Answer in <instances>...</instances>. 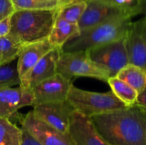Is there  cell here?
Here are the masks:
<instances>
[{
	"mask_svg": "<svg viewBox=\"0 0 146 145\" xmlns=\"http://www.w3.org/2000/svg\"><path fill=\"white\" fill-rule=\"evenodd\" d=\"M90 118L110 145H146V111L137 105Z\"/></svg>",
	"mask_w": 146,
	"mask_h": 145,
	"instance_id": "cell-1",
	"label": "cell"
},
{
	"mask_svg": "<svg viewBox=\"0 0 146 145\" xmlns=\"http://www.w3.org/2000/svg\"><path fill=\"white\" fill-rule=\"evenodd\" d=\"M56 18V9L19 10L10 16L9 34L24 45L48 38Z\"/></svg>",
	"mask_w": 146,
	"mask_h": 145,
	"instance_id": "cell-2",
	"label": "cell"
},
{
	"mask_svg": "<svg viewBox=\"0 0 146 145\" xmlns=\"http://www.w3.org/2000/svg\"><path fill=\"white\" fill-rule=\"evenodd\" d=\"M132 17L127 15L113 17L98 25L80 31V34L67 41L61 51H87L126 36Z\"/></svg>",
	"mask_w": 146,
	"mask_h": 145,
	"instance_id": "cell-3",
	"label": "cell"
},
{
	"mask_svg": "<svg viewBox=\"0 0 146 145\" xmlns=\"http://www.w3.org/2000/svg\"><path fill=\"white\" fill-rule=\"evenodd\" d=\"M67 101L77 112L91 117L126 107L112 91L96 92L87 91L71 85Z\"/></svg>",
	"mask_w": 146,
	"mask_h": 145,
	"instance_id": "cell-4",
	"label": "cell"
},
{
	"mask_svg": "<svg viewBox=\"0 0 146 145\" xmlns=\"http://www.w3.org/2000/svg\"><path fill=\"white\" fill-rule=\"evenodd\" d=\"M56 73L71 80L78 76L91 77L104 82H107L109 78L105 71L91 61L86 51H61L57 62Z\"/></svg>",
	"mask_w": 146,
	"mask_h": 145,
	"instance_id": "cell-5",
	"label": "cell"
},
{
	"mask_svg": "<svg viewBox=\"0 0 146 145\" xmlns=\"http://www.w3.org/2000/svg\"><path fill=\"white\" fill-rule=\"evenodd\" d=\"M91 61L102 68L108 77H115L129 64L125 37L86 51Z\"/></svg>",
	"mask_w": 146,
	"mask_h": 145,
	"instance_id": "cell-6",
	"label": "cell"
},
{
	"mask_svg": "<svg viewBox=\"0 0 146 145\" xmlns=\"http://www.w3.org/2000/svg\"><path fill=\"white\" fill-rule=\"evenodd\" d=\"M21 128L41 145H74L69 135L62 133L30 111L21 122Z\"/></svg>",
	"mask_w": 146,
	"mask_h": 145,
	"instance_id": "cell-7",
	"label": "cell"
},
{
	"mask_svg": "<svg viewBox=\"0 0 146 145\" xmlns=\"http://www.w3.org/2000/svg\"><path fill=\"white\" fill-rule=\"evenodd\" d=\"M36 116L62 133L68 134L70 118L74 109L67 100L34 105Z\"/></svg>",
	"mask_w": 146,
	"mask_h": 145,
	"instance_id": "cell-8",
	"label": "cell"
},
{
	"mask_svg": "<svg viewBox=\"0 0 146 145\" xmlns=\"http://www.w3.org/2000/svg\"><path fill=\"white\" fill-rule=\"evenodd\" d=\"M71 85V80L58 73L42 81L31 90L34 95V105L67 100Z\"/></svg>",
	"mask_w": 146,
	"mask_h": 145,
	"instance_id": "cell-9",
	"label": "cell"
},
{
	"mask_svg": "<svg viewBox=\"0 0 146 145\" xmlns=\"http://www.w3.org/2000/svg\"><path fill=\"white\" fill-rule=\"evenodd\" d=\"M68 134L74 145H110L98 133L91 118L76 110L70 118Z\"/></svg>",
	"mask_w": 146,
	"mask_h": 145,
	"instance_id": "cell-10",
	"label": "cell"
},
{
	"mask_svg": "<svg viewBox=\"0 0 146 145\" xmlns=\"http://www.w3.org/2000/svg\"><path fill=\"white\" fill-rule=\"evenodd\" d=\"M125 41L129 63L146 71V19L144 17L131 23Z\"/></svg>",
	"mask_w": 146,
	"mask_h": 145,
	"instance_id": "cell-11",
	"label": "cell"
},
{
	"mask_svg": "<svg viewBox=\"0 0 146 145\" xmlns=\"http://www.w3.org/2000/svg\"><path fill=\"white\" fill-rule=\"evenodd\" d=\"M61 49L54 48L47 53L31 69L20 78V86L31 90L45 80L56 74L57 62Z\"/></svg>",
	"mask_w": 146,
	"mask_h": 145,
	"instance_id": "cell-12",
	"label": "cell"
},
{
	"mask_svg": "<svg viewBox=\"0 0 146 145\" xmlns=\"http://www.w3.org/2000/svg\"><path fill=\"white\" fill-rule=\"evenodd\" d=\"M86 7L78 22L80 31L95 26L118 16L127 15L132 18L133 17L127 11L97 0H86Z\"/></svg>",
	"mask_w": 146,
	"mask_h": 145,
	"instance_id": "cell-13",
	"label": "cell"
},
{
	"mask_svg": "<svg viewBox=\"0 0 146 145\" xmlns=\"http://www.w3.org/2000/svg\"><path fill=\"white\" fill-rule=\"evenodd\" d=\"M34 105L32 91L19 85L0 89V117L9 118L21 108Z\"/></svg>",
	"mask_w": 146,
	"mask_h": 145,
	"instance_id": "cell-14",
	"label": "cell"
},
{
	"mask_svg": "<svg viewBox=\"0 0 146 145\" xmlns=\"http://www.w3.org/2000/svg\"><path fill=\"white\" fill-rule=\"evenodd\" d=\"M55 47L48 38L25 45L18 56L17 71L19 78L29 71L41 58Z\"/></svg>",
	"mask_w": 146,
	"mask_h": 145,
	"instance_id": "cell-15",
	"label": "cell"
},
{
	"mask_svg": "<svg viewBox=\"0 0 146 145\" xmlns=\"http://www.w3.org/2000/svg\"><path fill=\"white\" fill-rule=\"evenodd\" d=\"M79 34L80 29L78 24H71L56 17L48 39L55 48L61 49L67 41Z\"/></svg>",
	"mask_w": 146,
	"mask_h": 145,
	"instance_id": "cell-16",
	"label": "cell"
},
{
	"mask_svg": "<svg viewBox=\"0 0 146 145\" xmlns=\"http://www.w3.org/2000/svg\"><path fill=\"white\" fill-rule=\"evenodd\" d=\"M86 7L85 0H60L56 8V17L71 24H78Z\"/></svg>",
	"mask_w": 146,
	"mask_h": 145,
	"instance_id": "cell-17",
	"label": "cell"
},
{
	"mask_svg": "<svg viewBox=\"0 0 146 145\" xmlns=\"http://www.w3.org/2000/svg\"><path fill=\"white\" fill-rule=\"evenodd\" d=\"M116 77L132 87L138 93L146 85V71L133 64H128L122 68Z\"/></svg>",
	"mask_w": 146,
	"mask_h": 145,
	"instance_id": "cell-18",
	"label": "cell"
},
{
	"mask_svg": "<svg viewBox=\"0 0 146 145\" xmlns=\"http://www.w3.org/2000/svg\"><path fill=\"white\" fill-rule=\"evenodd\" d=\"M24 45L9 34L0 37V66L7 65L18 58Z\"/></svg>",
	"mask_w": 146,
	"mask_h": 145,
	"instance_id": "cell-19",
	"label": "cell"
},
{
	"mask_svg": "<svg viewBox=\"0 0 146 145\" xmlns=\"http://www.w3.org/2000/svg\"><path fill=\"white\" fill-rule=\"evenodd\" d=\"M107 82L114 95L127 107L135 105L138 93L132 87L116 76L108 78Z\"/></svg>",
	"mask_w": 146,
	"mask_h": 145,
	"instance_id": "cell-20",
	"label": "cell"
},
{
	"mask_svg": "<svg viewBox=\"0 0 146 145\" xmlns=\"http://www.w3.org/2000/svg\"><path fill=\"white\" fill-rule=\"evenodd\" d=\"M21 128H19L9 119L0 117V145H21Z\"/></svg>",
	"mask_w": 146,
	"mask_h": 145,
	"instance_id": "cell-21",
	"label": "cell"
},
{
	"mask_svg": "<svg viewBox=\"0 0 146 145\" xmlns=\"http://www.w3.org/2000/svg\"><path fill=\"white\" fill-rule=\"evenodd\" d=\"M11 1L15 11L54 9L60 3V0H11Z\"/></svg>",
	"mask_w": 146,
	"mask_h": 145,
	"instance_id": "cell-22",
	"label": "cell"
},
{
	"mask_svg": "<svg viewBox=\"0 0 146 145\" xmlns=\"http://www.w3.org/2000/svg\"><path fill=\"white\" fill-rule=\"evenodd\" d=\"M19 85L20 78L17 63L12 61L7 65L0 66V89Z\"/></svg>",
	"mask_w": 146,
	"mask_h": 145,
	"instance_id": "cell-23",
	"label": "cell"
},
{
	"mask_svg": "<svg viewBox=\"0 0 146 145\" xmlns=\"http://www.w3.org/2000/svg\"><path fill=\"white\" fill-rule=\"evenodd\" d=\"M14 11L11 0H0V21L11 16Z\"/></svg>",
	"mask_w": 146,
	"mask_h": 145,
	"instance_id": "cell-24",
	"label": "cell"
},
{
	"mask_svg": "<svg viewBox=\"0 0 146 145\" xmlns=\"http://www.w3.org/2000/svg\"><path fill=\"white\" fill-rule=\"evenodd\" d=\"M21 131H22V140H21V145H41L27 131L24 130L22 128H21Z\"/></svg>",
	"mask_w": 146,
	"mask_h": 145,
	"instance_id": "cell-25",
	"label": "cell"
},
{
	"mask_svg": "<svg viewBox=\"0 0 146 145\" xmlns=\"http://www.w3.org/2000/svg\"><path fill=\"white\" fill-rule=\"evenodd\" d=\"M135 105L146 111V85L145 88L138 94Z\"/></svg>",
	"mask_w": 146,
	"mask_h": 145,
	"instance_id": "cell-26",
	"label": "cell"
},
{
	"mask_svg": "<svg viewBox=\"0 0 146 145\" xmlns=\"http://www.w3.org/2000/svg\"><path fill=\"white\" fill-rule=\"evenodd\" d=\"M10 31V17L0 21V37L9 34Z\"/></svg>",
	"mask_w": 146,
	"mask_h": 145,
	"instance_id": "cell-27",
	"label": "cell"
},
{
	"mask_svg": "<svg viewBox=\"0 0 146 145\" xmlns=\"http://www.w3.org/2000/svg\"><path fill=\"white\" fill-rule=\"evenodd\" d=\"M138 12L143 14L146 19V0H139L138 1Z\"/></svg>",
	"mask_w": 146,
	"mask_h": 145,
	"instance_id": "cell-28",
	"label": "cell"
},
{
	"mask_svg": "<svg viewBox=\"0 0 146 145\" xmlns=\"http://www.w3.org/2000/svg\"><path fill=\"white\" fill-rule=\"evenodd\" d=\"M85 1H86V0H85ZM97 1H101V2L106 3V4H110L112 0H97Z\"/></svg>",
	"mask_w": 146,
	"mask_h": 145,
	"instance_id": "cell-29",
	"label": "cell"
}]
</instances>
